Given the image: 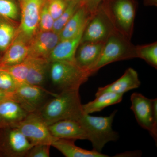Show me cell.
I'll list each match as a JSON object with an SVG mask.
<instances>
[{
	"mask_svg": "<svg viewBox=\"0 0 157 157\" xmlns=\"http://www.w3.org/2000/svg\"><path fill=\"white\" fill-rule=\"evenodd\" d=\"M35 113L48 126L63 120H78L84 113L79 90L63 92L52 96Z\"/></svg>",
	"mask_w": 157,
	"mask_h": 157,
	"instance_id": "cell-1",
	"label": "cell"
},
{
	"mask_svg": "<svg viewBox=\"0 0 157 157\" xmlns=\"http://www.w3.org/2000/svg\"><path fill=\"white\" fill-rule=\"evenodd\" d=\"M90 76L73 62L56 61L49 64L48 77L55 94L79 90Z\"/></svg>",
	"mask_w": 157,
	"mask_h": 157,
	"instance_id": "cell-2",
	"label": "cell"
},
{
	"mask_svg": "<svg viewBox=\"0 0 157 157\" xmlns=\"http://www.w3.org/2000/svg\"><path fill=\"white\" fill-rule=\"evenodd\" d=\"M117 112V110H114L107 117L93 116L84 113L78 120L86 133L87 140L91 142L94 150L101 152L106 144L118 139V134L112 128Z\"/></svg>",
	"mask_w": 157,
	"mask_h": 157,
	"instance_id": "cell-3",
	"label": "cell"
},
{
	"mask_svg": "<svg viewBox=\"0 0 157 157\" xmlns=\"http://www.w3.org/2000/svg\"><path fill=\"white\" fill-rule=\"evenodd\" d=\"M115 29L132 39L137 7L136 0H104L102 2Z\"/></svg>",
	"mask_w": 157,
	"mask_h": 157,
	"instance_id": "cell-4",
	"label": "cell"
},
{
	"mask_svg": "<svg viewBox=\"0 0 157 157\" xmlns=\"http://www.w3.org/2000/svg\"><path fill=\"white\" fill-rule=\"evenodd\" d=\"M137 58L136 46L123 34L116 30L104 43L102 53L94 70V74L113 62Z\"/></svg>",
	"mask_w": 157,
	"mask_h": 157,
	"instance_id": "cell-5",
	"label": "cell"
},
{
	"mask_svg": "<svg viewBox=\"0 0 157 157\" xmlns=\"http://www.w3.org/2000/svg\"><path fill=\"white\" fill-rule=\"evenodd\" d=\"M116 30L102 2L86 24L81 42H105Z\"/></svg>",
	"mask_w": 157,
	"mask_h": 157,
	"instance_id": "cell-6",
	"label": "cell"
},
{
	"mask_svg": "<svg viewBox=\"0 0 157 157\" xmlns=\"http://www.w3.org/2000/svg\"><path fill=\"white\" fill-rule=\"evenodd\" d=\"M56 94L46 88L25 83L17 86L11 98L28 113L36 112L48 100V96Z\"/></svg>",
	"mask_w": 157,
	"mask_h": 157,
	"instance_id": "cell-7",
	"label": "cell"
},
{
	"mask_svg": "<svg viewBox=\"0 0 157 157\" xmlns=\"http://www.w3.org/2000/svg\"><path fill=\"white\" fill-rule=\"evenodd\" d=\"M33 146L16 126L0 128V153L6 156L25 157Z\"/></svg>",
	"mask_w": 157,
	"mask_h": 157,
	"instance_id": "cell-8",
	"label": "cell"
},
{
	"mask_svg": "<svg viewBox=\"0 0 157 157\" xmlns=\"http://www.w3.org/2000/svg\"><path fill=\"white\" fill-rule=\"evenodd\" d=\"M46 0H24L21 3V19L17 33L29 42L39 31V20Z\"/></svg>",
	"mask_w": 157,
	"mask_h": 157,
	"instance_id": "cell-9",
	"label": "cell"
},
{
	"mask_svg": "<svg viewBox=\"0 0 157 157\" xmlns=\"http://www.w3.org/2000/svg\"><path fill=\"white\" fill-rule=\"evenodd\" d=\"M15 126L33 145L42 144L51 145L56 139L49 132L48 125L36 113H29Z\"/></svg>",
	"mask_w": 157,
	"mask_h": 157,
	"instance_id": "cell-10",
	"label": "cell"
},
{
	"mask_svg": "<svg viewBox=\"0 0 157 157\" xmlns=\"http://www.w3.org/2000/svg\"><path fill=\"white\" fill-rule=\"evenodd\" d=\"M104 42H81L77 47L74 56V63L90 76L94 74Z\"/></svg>",
	"mask_w": 157,
	"mask_h": 157,
	"instance_id": "cell-11",
	"label": "cell"
},
{
	"mask_svg": "<svg viewBox=\"0 0 157 157\" xmlns=\"http://www.w3.org/2000/svg\"><path fill=\"white\" fill-rule=\"evenodd\" d=\"M60 41L59 34L53 30L38 31L29 43L28 56L47 59Z\"/></svg>",
	"mask_w": 157,
	"mask_h": 157,
	"instance_id": "cell-12",
	"label": "cell"
},
{
	"mask_svg": "<svg viewBox=\"0 0 157 157\" xmlns=\"http://www.w3.org/2000/svg\"><path fill=\"white\" fill-rule=\"evenodd\" d=\"M132 109L137 123L154 137L153 124L152 100L140 93H135L131 97Z\"/></svg>",
	"mask_w": 157,
	"mask_h": 157,
	"instance_id": "cell-13",
	"label": "cell"
},
{
	"mask_svg": "<svg viewBox=\"0 0 157 157\" xmlns=\"http://www.w3.org/2000/svg\"><path fill=\"white\" fill-rule=\"evenodd\" d=\"M51 135L56 138L76 140L87 139L84 128L78 120L66 119L48 126Z\"/></svg>",
	"mask_w": 157,
	"mask_h": 157,
	"instance_id": "cell-14",
	"label": "cell"
},
{
	"mask_svg": "<svg viewBox=\"0 0 157 157\" xmlns=\"http://www.w3.org/2000/svg\"><path fill=\"white\" fill-rule=\"evenodd\" d=\"M29 113L11 98L0 101V128L15 126Z\"/></svg>",
	"mask_w": 157,
	"mask_h": 157,
	"instance_id": "cell-15",
	"label": "cell"
},
{
	"mask_svg": "<svg viewBox=\"0 0 157 157\" xmlns=\"http://www.w3.org/2000/svg\"><path fill=\"white\" fill-rule=\"evenodd\" d=\"M29 42L17 34L14 40L0 57V67L20 63L28 57Z\"/></svg>",
	"mask_w": 157,
	"mask_h": 157,
	"instance_id": "cell-16",
	"label": "cell"
},
{
	"mask_svg": "<svg viewBox=\"0 0 157 157\" xmlns=\"http://www.w3.org/2000/svg\"><path fill=\"white\" fill-rule=\"evenodd\" d=\"M140 84L141 82L137 71L133 68H129L126 70L123 76L116 81L104 87H99L95 96L105 92L124 94L130 90L139 87Z\"/></svg>",
	"mask_w": 157,
	"mask_h": 157,
	"instance_id": "cell-17",
	"label": "cell"
},
{
	"mask_svg": "<svg viewBox=\"0 0 157 157\" xmlns=\"http://www.w3.org/2000/svg\"><path fill=\"white\" fill-rule=\"evenodd\" d=\"M84 30L73 38L60 41L51 53L48 58L49 63L56 61L74 63L75 52L81 42Z\"/></svg>",
	"mask_w": 157,
	"mask_h": 157,
	"instance_id": "cell-18",
	"label": "cell"
},
{
	"mask_svg": "<svg viewBox=\"0 0 157 157\" xmlns=\"http://www.w3.org/2000/svg\"><path fill=\"white\" fill-rule=\"evenodd\" d=\"M29 69L27 77L28 84L44 88L48 76L50 63L47 59L28 57Z\"/></svg>",
	"mask_w": 157,
	"mask_h": 157,
	"instance_id": "cell-19",
	"label": "cell"
},
{
	"mask_svg": "<svg viewBox=\"0 0 157 157\" xmlns=\"http://www.w3.org/2000/svg\"><path fill=\"white\" fill-rule=\"evenodd\" d=\"M90 17L87 10L80 6L59 33L60 41L73 38L84 30Z\"/></svg>",
	"mask_w": 157,
	"mask_h": 157,
	"instance_id": "cell-20",
	"label": "cell"
},
{
	"mask_svg": "<svg viewBox=\"0 0 157 157\" xmlns=\"http://www.w3.org/2000/svg\"><path fill=\"white\" fill-rule=\"evenodd\" d=\"M75 140L56 138L51 146L56 148L67 157H107V155L96 151H89L76 146Z\"/></svg>",
	"mask_w": 157,
	"mask_h": 157,
	"instance_id": "cell-21",
	"label": "cell"
},
{
	"mask_svg": "<svg viewBox=\"0 0 157 157\" xmlns=\"http://www.w3.org/2000/svg\"><path fill=\"white\" fill-rule=\"evenodd\" d=\"M123 95L111 92L102 93L96 96L94 101L82 104L83 112L90 114L93 113L100 112L106 107L121 102Z\"/></svg>",
	"mask_w": 157,
	"mask_h": 157,
	"instance_id": "cell-22",
	"label": "cell"
},
{
	"mask_svg": "<svg viewBox=\"0 0 157 157\" xmlns=\"http://www.w3.org/2000/svg\"><path fill=\"white\" fill-rule=\"evenodd\" d=\"M17 28L14 22L0 17V54L2 55L16 37Z\"/></svg>",
	"mask_w": 157,
	"mask_h": 157,
	"instance_id": "cell-23",
	"label": "cell"
},
{
	"mask_svg": "<svg viewBox=\"0 0 157 157\" xmlns=\"http://www.w3.org/2000/svg\"><path fill=\"white\" fill-rule=\"evenodd\" d=\"M0 69L9 73L17 85V86L27 83L29 69V62L27 58L25 60L17 64L0 67Z\"/></svg>",
	"mask_w": 157,
	"mask_h": 157,
	"instance_id": "cell-24",
	"label": "cell"
},
{
	"mask_svg": "<svg viewBox=\"0 0 157 157\" xmlns=\"http://www.w3.org/2000/svg\"><path fill=\"white\" fill-rule=\"evenodd\" d=\"M137 58L146 62L148 64L157 68V42L136 46Z\"/></svg>",
	"mask_w": 157,
	"mask_h": 157,
	"instance_id": "cell-25",
	"label": "cell"
},
{
	"mask_svg": "<svg viewBox=\"0 0 157 157\" xmlns=\"http://www.w3.org/2000/svg\"><path fill=\"white\" fill-rule=\"evenodd\" d=\"M79 6V0L70 1L63 14L59 18L55 20L52 30L56 33H59L66 24L78 10Z\"/></svg>",
	"mask_w": 157,
	"mask_h": 157,
	"instance_id": "cell-26",
	"label": "cell"
},
{
	"mask_svg": "<svg viewBox=\"0 0 157 157\" xmlns=\"http://www.w3.org/2000/svg\"><path fill=\"white\" fill-rule=\"evenodd\" d=\"M0 17L13 22L18 20L19 10L14 0H0Z\"/></svg>",
	"mask_w": 157,
	"mask_h": 157,
	"instance_id": "cell-27",
	"label": "cell"
},
{
	"mask_svg": "<svg viewBox=\"0 0 157 157\" xmlns=\"http://www.w3.org/2000/svg\"><path fill=\"white\" fill-rule=\"evenodd\" d=\"M54 21L48 10L46 0L40 14L39 31L43 32L52 30Z\"/></svg>",
	"mask_w": 157,
	"mask_h": 157,
	"instance_id": "cell-28",
	"label": "cell"
},
{
	"mask_svg": "<svg viewBox=\"0 0 157 157\" xmlns=\"http://www.w3.org/2000/svg\"><path fill=\"white\" fill-rule=\"evenodd\" d=\"M49 12L54 20L63 14L68 5L66 0H46Z\"/></svg>",
	"mask_w": 157,
	"mask_h": 157,
	"instance_id": "cell-29",
	"label": "cell"
},
{
	"mask_svg": "<svg viewBox=\"0 0 157 157\" xmlns=\"http://www.w3.org/2000/svg\"><path fill=\"white\" fill-rule=\"evenodd\" d=\"M17 87V85L11 75L0 69V90L11 94L14 92Z\"/></svg>",
	"mask_w": 157,
	"mask_h": 157,
	"instance_id": "cell-30",
	"label": "cell"
},
{
	"mask_svg": "<svg viewBox=\"0 0 157 157\" xmlns=\"http://www.w3.org/2000/svg\"><path fill=\"white\" fill-rule=\"evenodd\" d=\"M49 144H42L33 145L26 155V157H49L50 156Z\"/></svg>",
	"mask_w": 157,
	"mask_h": 157,
	"instance_id": "cell-31",
	"label": "cell"
},
{
	"mask_svg": "<svg viewBox=\"0 0 157 157\" xmlns=\"http://www.w3.org/2000/svg\"><path fill=\"white\" fill-rule=\"evenodd\" d=\"M104 0H79L80 6H83L89 13L90 16L98 9Z\"/></svg>",
	"mask_w": 157,
	"mask_h": 157,
	"instance_id": "cell-32",
	"label": "cell"
},
{
	"mask_svg": "<svg viewBox=\"0 0 157 157\" xmlns=\"http://www.w3.org/2000/svg\"><path fill=\"white\" fill-rule=\"evenodd\" d=\"M152 100L153 107V124L154 134L155 141L157 142V100Z\"/></svg>",
	"mask_w": 157,
	"mask_h": 157,
	"instance_id": "cell-33",
	"label": "cell"
},
{
	"mask_svg": "<svg viewBox=\"0 0 157 157\" xmlns=\"http://www.w3.org/2000/svg\"><path fill=\"white\" fill-rule=\"evenodd\" d=\"M11 94H12V93L10 94V93H6V92L0 90V101L7 99V98H11Z\"/></svg>",
	"mask_w": 157,
	"mask_h": 157,
	"instance_id": "cell-34",
	"label": "cell"
},
{
	"mask_svg": "<svg viewBox=\"0 0 157 157\" xmlns=\"http://www.w3.org/2000/svg\"><path fill=\"white\" fill-rule=\"evenodd\" d=\"M143 3L146 6H157V0H143Z\"/></svg>",
	"mask_w": 157,
	"mask_h": 157,
	"instance_id": "cell-35",
	"label": "cell"
},
{
	"mask_svg": "<svg viewBox=\"0 0 157 157\" xmlns=\"http://www.w3.org/2000/svg\"><path fill=\"white\" fill-rule=\"evenodd\" d=\"M18 1H19L20 4L22 2H23V1H24V0H18Z\"/></svg>",
	"mask_w": 157,
	"mask_h": 157,
	"instance_id": "cell-36",
	"label": "cell"
},
{
	"mask_svg": "<svg viewBox=\"0 0 157 157\" xmlns=\"http://www.w3.org/2000/svg\"><path fill=\"white\" fill-rule=\"evenodd\" d=\"M66 1H68V2H69V1H72V0H66Z\"/></svg>",
	"mask_w": 157,
	"mask_h": 157,
	"instance_id": "cell-37",
	"label": "cell"
},
{
	"mask_svg": "<svg viewBox=\"0 0 157 157\" xmlns=\"http://www.w3.org/2000/svg\"><path fill=\"white\" fill-rule=\"evenodd\" d=\"M1 155V153H0V156Z\"/></svg>",
	"mask_w": 157,
	"mask_h": 157,
	"instance_id": "cell-38",
	"label": "cell"
}]
</instances>
